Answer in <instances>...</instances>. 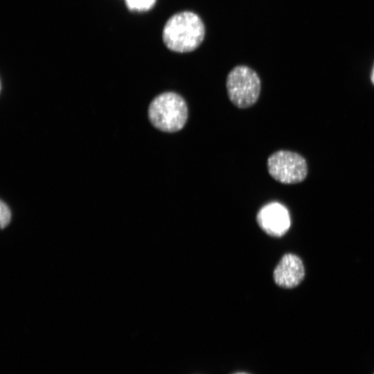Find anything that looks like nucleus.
Wrapping results in <instances>:
<instances>
[{
	"label": "nucleus",
	"mask_w": 374,
	"mask_h": 374,
	"mask_svg": "<svg viewBox=\"0 0 374 374\" xmlns=\"http://www.w3.org/2000/svg\"><path fill=\"white\" fill-rule=\"evenodd\" d=\"M206 28L202 19L195 12L184 10L176 12L166 21L162 40L170 51L179 53L195 51L203 42Z\"/></svg>",
	"instance_id": "obj_1"
},
{
	"label": "nucleus",
	"mask_w": 374,
	"mask_h": 374,
	"mask_svg": "<svg viewBox=\"0 0 374 374\" xmlns=\"http://www.w3.org/2000/svg\"><path fill=\"white\" fill-rule=\"evenodd\" d=\"M151 124L160 131L173 133L185 126L188 116L186 100L179 93L166 91L157 96L148 110Z\"/></svg>",
	"instance_id": "obj_2"
},
{
	"label": "nucleus",
	"mask_w": 374,
	"mask_h": 374,
	"mask_svg": "<svg viewBox=\"0 0 374 374\" xmlns=\"http://www.w3.org/2000/svg\"><path fill=\"white\" fill-rule=\"evenodd\" d=\"M226 87L230 101L237 107L244 109L257 102L261 81L253 69L246 65H238L228 73Z\"/></svg>",
	"instance_id": "obj_3"
},
{
	"label": "nucleus",
	"mask_w": 374,
	"mask_h": 374,
	"mask_svg": "<svg viewBox=\"0 0 374 374\" xmlns=\"http://www.w3.org/2000/svg\"><path fill=\"white\" fill-rule=\"evenodd\" d=\"M267 167L272 178L285 184L301 182L308 174L305 159L288 150H278L271 154L267 159Z\"/></svg>",
	"instance_id": "obj_4"
},
{
	"label": "nucleus",
	"mask_w": 374,
	"mask_h": 374,
	"mask_svg": "<svg viewBox=\"0 0 374 374\" xmlns=\"http://www.w3.org/2000/svg\"><path fill=\"white\" fill-rule=\"evenodd\" d=\"M256 221L265 233L276 238L285 235L291 223L287 208L276 202L263 206L257 214Z\"/></svg>",
	"instance_id": "obj_5"
},
{
	"label": "nucleus",
	"mask_w": 374,
	"mask_h": 374,
	"mask_svg": "<svg viewBox=\"0 0 374 374\" xmlns=\"http://www.w3.org/2000/svg\"><path fill=\"white\" fill-rule=\"evenodd\" d=\"M305 276V269L301 258L295 254L284 255L273 272L275 283L283 288H294Z\"/></svg>",
	"instance_id": "obj_6"
},
{
	"label": "nucleus",
	"mask_w": 374,
	"mask_h": 374,
	"mask_svg": "<svg viewBox=\"0 0 374 374\" xmlns=\"http://www.w3.org/2000/svg\"><path fill=\"white\" fill-rule=\"evenodd\" d=\"M127 7L132 10L146 11L151 9L156 0H125Z\"/></svg>",
	"instance_id": "obj_7"
},
{
	"label": "nucleus",
	"mask_w": 374,
	"mask_h": 374,
	"mask_svg": "<svg viewBox=\"0 0 374 374\" xmlns=\"http://www.w3.org/2000/svg\"><path fill=\"white\" fill-rule=\"evenodd\" d=\"M1 226L3 229L6 226L11 219V212L8 205L2 200L0 204Z\"/></svg>",
	"instance_id": "obj_8"
},
{
	"label": "nucleus",
	"mask_w": 374,
	"mask_h": 374,
	"mask_svg": "<svg viewBox=\"0 0 374 374\" xmlns=\"http://www.w3.org/2000/svg\"><path fill=\"white\" fill-rule=\"evenodd\" d=\"M373 81L374 82V70H373Z\"/></svg>",
	"instance_id": "obj_9"
},
{
	"label": "nucleus",
	"mask_w": 374,
	"mask_h": 374,
	"mask_svg": "<svg viewBox=\"0 0 374 374\" xmlns=\"http://www.w3.org/2000/svg\"><path fill=\"white\" fill-rule=\"evenodd\" d=\"M235 374H247V373H235Z\"/></svg>",
	"instance_id": "obj_10"
}]
</instances>
